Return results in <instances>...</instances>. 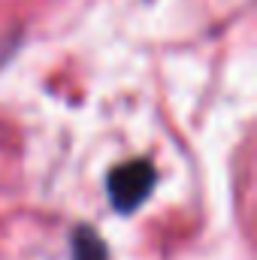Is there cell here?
Here are the masks:
<instances>
[{
	"label": "cell",
	"instance_id": "obj_2",
	"mask_svg": "<svg viewBox=\"0 0 257 260\" xmlns=\"http://www.w3.org/2000/svg\"><path fill=\"white\" fill-rule=\"evenodd\" d=\"M73 260H112V257H109V248H106L103 236L94 227L79 224L73 230Z\"/></svg>",
	"mask_w": 257,
	"mask_h": 260
},
{
	"label": "cell",
	"instance_id": "obj_1",
	"mask_svg": "<svg viewBox=\"0 0 257 260\" xmlns=\"http://www.w3.org/2000/svg\"><path fill=\"white\" fill-rule=\"evenodd\" d=\"M154 182H157V173L148 160H127L121 167H115L109 176H106V194L109 203L118 215H130L136 212L154 191Z\"/></svg>",
	"mask_w": 257,
	"mask_h": 260
}]
</instances>
